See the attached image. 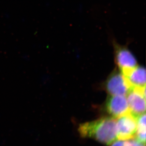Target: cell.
Returning a JSON list of instances; mask_svg holds the SVG:
<instances>
[{
    "instance_id": "cell-1",
    "label": "cell",
    "mask_w": 146,
    "mask_h": 146,
    "mask_svg": "<svg viewBox=\"0 0 146 146\" xmlns=\"http://www.w3.org/2000/svg\"><path fill=\"white\" fill-rule=\"evenodd\" d=\"M78 131L82 137L111 145L117 139L116 120L111 116L83 123L79 126Z\"/></svg>"
},
{
    "instance_id": "cell-2",
    "label": "cell",
    "mask_w": 146,
    "mask_h": 146,
    "mask_svg": "<svg viewBox=\"0 0 146 146\" xmlns=\"http://www.w3.org/2000/svg\"><path fill=\"white\" fill-rule=\"evenodd\" d=\"M104 87L109 95L126 96L131 89L125 76L118 70L114 71L108 76Z\"/></svg>"
},
{
    "instance_id": "cell-3",
    "label": "cell",
    "mask_w": 146,
    "mask_h": 146,
    "mask_svg": "<svg viewBox=\"0 0 146 146\" xmlns=\"http://www.w3.org/2000/svg\"><path fill=\"white\" fill-rule=\"evenodd\" d=\"M117 139L126 141L135 138L137 132V117L130 113L120 116L116 120Z\"/></svg>"
},
{
    "instance_id": "cell-4",
    "label": "cell",
    "mask_w": 146,
    "mask_h": 146,
    "mask_svg": "<svg viewBox=\"0 0 146 146\" xmlns=\"http://www.w3.org/2000/svg\"><path fill=\"white\" fill-rule=\"evenodd\" d=\"M126 96L132 115L137 117L145 113L146 87L131 88Z\"/></svg>"
},
{
    "instance_id": "cell-5",
    "label": "cell",
    "mask_w": 146,
    "mask_h": 146,
    "mask_svg": "<svg viewBox=\"0 0 146 146\" xmlns=\"http://www.w3.org/2000/svg\"><path fill=\"white\" fill-rule=\"evenodd\" d=\"M115 61L119 69L125 76L137 66V60L133 54L125 47L115 45Z\"/></svg>"
},
{
    "instance_id": "cell-6",
    "label": "cell",
    "mask_w": 146,
    "mask_h": 146,
    "mask_svg": "<svg viewBox=\"0 0 146 146\" xmlns=\"http://www.w3.org/2000/svg\"><path fill=\"white\" fill-rule=\"evenodd\" d=\"M105 106L107 113L115 119L130 113L127 98L124 95H109Z\"/></svg>"
},
{
    "instance_id": "cell-7",
    "label": "cell",
    "mask_w": 146,
    "mask_h": 146,
    "mask_svg": "<svg viewBox=\"0 0 146 146\" xmlns=\"http://www.w3.org/2000/svg\"><path fill=\"white\" fill-rule=\"evenodd\" d=\"M131 88L146 87V70L142 66H136L125 76Z\"/></svg>"
},
{
    "instance_id": "cell-8",
    "label": "cell",
    "mask_w": 146,
    "mask_h": 146,
    "mask_svg": "<svg viewBox=\"0 0 146 146\" xmlns=\"http://www.w3.org/2000/svg\"><path fill=\"white\" fill-rule=\"evenodd\" d=\"M137 141L141 143H146V115L145 113L137 117V132L135 136Z\"/></svg>"
},
{
    "instance_id": "cell-9",
    "label": "cell",
    "mask_w": 146,
    "mask_h": 146,
    "mask_svg": "<svg viewBox=\"0 0 146 146\" xmlns=\"http://www.w3.org/2000/svg\"><path fill=\"white\" fill-rule=\"evenodd\" d=\"M111 146H145V144L141 143L136 139L126 140V141H115L111 144Z\"/></svg>"
}]
</instances>
